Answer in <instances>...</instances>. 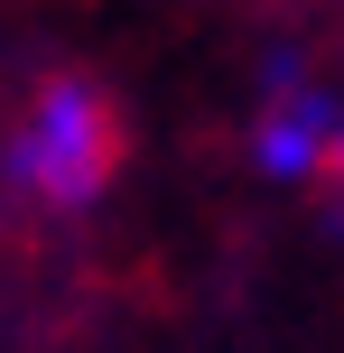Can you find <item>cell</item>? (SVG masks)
Listing matches in <instances>:
<instances>
[{
	"label": "cell",
	"mask_w": 344,
	"mask_h": 353,
	"mask_svg": "<svg viewBox=\"0 0 344 353\" xmlns=\"http://www.w3.org/2000/svg\"><path fill=\"white\" fill-rule=\"evenodd\" d=\"M130 159V121L93 74H47L28 93V112L0 140V176L47 214H84L112 195V176Z\"/></svg>",
	"instance_id": "1"
},
{
	"label": "cell",
	"mask_w": 344,
	"mask_h": 353,
	"mask_svg": "<svg viewBox=\"0 0 344 353\" xmlns=\"http://www.w3.org/2000/svg\"><path fill=\"white\" fill-rule=\"evenodd\" d=\"M335 140H344V93H326L316 74H289V84H270L252 121V168L270 186H307L335 168Z\"/></svg>",
	"instance_id": "2"
},
{
	"label": "cell",
	"mask_w": 344,
	"mask_h": 353,
	"mask_svg": "<svg viewBox=\"0 0 344 353\" xmlns=\"http://www.w3.org/2000/svg\"><path fill=\"white\" fill-rule=\"evenodd\" d=\"M326 176H335V195H344V140H335V168H326Z\"/></svg>",
	"instance_id": "3"
}]
</instances>
